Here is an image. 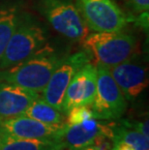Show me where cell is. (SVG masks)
Segmentation results:
<instances>
[{
    "mask_svg": "<svg viewBox=\"0 0 149 150\" xmlns=\"http://www.w3.org/2000/svg\"><path fill=\"white\" fill-rule=\"evenodd\" d=\"M65 57L66 55H62L46 45L24 61L0 70V81L18 85L41 94L50 76Z\"/></svg>",
    "mask_w": 149,
    "mask_h": 150,
    "instance_id": "cell-1",
    "label": "cell"
},
{
    "mask_svg": "<svg viewBox=\"0 0 149 150\" xmlns=\"http://www.w3.org/2000/svg\"><path fill=\"white\" fill-rule=\"evenodd\" d=\"M49 33L28 14H20L18 25L0 58V70L7 69L29 58L47 43Z\"/></svg>",
    "mask_w": 149,
    "mask_h": 150,
    "instance_id": "cell-2",
    "label": "cell"
},
{
    "mask_svg": "<svg viewBox=\"0 0 149 150\" xmlns=\"http://www.w3.org/2000/svg\"><path fill=\"white\" fill-rule=\"evenodd\" d=\"M81 42L83 49L94 60V64L109 68L135 56L138 47L137 38L123 30L93 32L88 34Z\"/></svg>",
    "mask_w": 149,
    "mask_h": 150,
    "instance_id": "cell-3",
    "label": "cell"
},
{
    "mask_svg": "<svg viewBox=\"0 0 149 150\" xmlns=\"http://www.w3.org/2000/svg\"><path fill=\"white\" fill-rule=\"evenodd\" d=\"M38 11L56 32L71 41H81L89 34L75 0H38Z\"/></svg>",
    "mask_w": 149,
    "mask_h": 150,
    "instance_id": "cell-4",
    "label": "cell"
},
{
    "mask_svg": "<svg viewBox=\"0 0 149 150\" xmlns=\"http://www.w3.org/2000/svg\"><path fill=\"white\" fill-rule=\"evenodd\" d=\"M97 68L96 93L91 104L95 119H120L128 108V102L113 79L109 67L95 64Z\"/></svg>",
    "mask_w": 149,
    "mask_h": 150,
    "instance_id": "cell-5",
    "label": "cell"
},
{
    "mask_svg": "<svg viewBox=\"0 0 149 150\" xmlns=\"http://www.w3.org/2000/svg\"><path fill=\"white\" fill-rule=\"evenodd\" d=\"M83 21L92 32L124 30L129 20L112 0H75Z\"/></svg>",
    "mask_w": 149,
    "mask_h": 150,
    "instance_id": "cell-6",
    "label": "cell"
},
{
    "mask_svg": "<svg viewBox=\"0 0 149 150\" xmlns=\"http://www.w3.org/2000/svg\"><path fill=\"white\" fill-rule=\"evenodd\" d=\"M88 62H91V56L85 50L66 56L50 76L41 97L61 111L63 98L70 81L78 69Z\"/></svg>",
    "mask_w": 149,
    "mask_h": 150,
    "instance_id": "cell-7",
    "label": "cell"
},
{
    "mask_svg": "<svg viewBox=\"0 0 149 150\" xmlns=\"http://www.w3.org/2000/svg\"><path fill=\"white\" fill-rule=\"evenodd\" d=\"M115 122L98 120L95 118L78 124H66L60 140L69 150H78L93 144L98 139L112 140Z\"/></svg>",
    "mask_w": 149,
    "mask_h": 150,
    "instance_id": "cell-8",
    "label": "cell"
},
{
    "mask_svg": "<svg viewBox=\"0 0 149 150\" xmlns=\"http://www.w3.org/2000/svg\"><path fill=\"white\" fill-rule=\"evenodd\" d=\"M97 68L94 63L83 65L73 76L63 98L61 111L63 114L76 107L91 106L96 93Z\"/></svg>",
    "mask_w": 149,
    "mask_h": 150,
    "instance_id": "cell-9",
    "label": "cell"
},
{
    "mask_svg": "<svg viewBox=\"0 0 149 150\" xmlns=\"http://www.w3.org/2000/svg\"><path fill=\"white\" fill-rule=\"evenodd\" d=\"M109 70L127 102L137 101L147 88V68L143 63L138 61L136 55Z\"/></svg>",
    "mask_w": 149,
    "mask_h": 150,
    "instance_id": "cell-10",
    "label": "cell"
},
{
    "mask_svg": "<svg viewBox=\"0 0 149 150\" xmlns=\"http://www.w3.org/2000/svg\"><path fill=\"white\" fill-rule=\"evenodd\" d=\"M65 124L50 125L25 115L0 120V135L20 139H60Z\"/></svg>",
    "mask_w": 149,
    "mask_h": 150,
    "instance_id": "cell-11",
    "label": "cell"
},
{
    "mask_svg": "<svg viewBox=\"0 0 149 150\" xmlns=\"http://www.w3.org/2000/svg\"><path fill=\"white\" fill-rule=\"evenodd\" d=\"M40 94L18 85L0 81V120L23 115Z\"/></svg>",
    "mask_w": 149,
    "mask_h": 150,
    "instance_id": "cell-12",
    "label": "cell"
},
{
    "mask_svg": "<svg viewBox=\"0 0 149 150\" xmlns=\"http://www.w3.org/2000/svg\"><path fill=\"white\" fill-rule=\"evenodd\" d=\"M112 150H149V139L117 122L113 127Z\"/></svg>",
    "mask_w": 149,
    "mask_h": 150,
    "instance_id": "cell-13",
    "label": "cell"
},
{
    "mask_svg": "<svg viewBox=\"0 0 149 150\" xmlns=\"http://www.w3.org/2000/svg\"><path fill=\"white\" fill-rule=\"evenodd\" d=\"M60 139H20L0 135V150H64Z\"/></svg>",
    "mask_w": 149,
    "mask_h": 150,
    "instance_id": "cell-14",
    "label": "cell"
},
{
    "mask_svg": "<svg viewBox=\"0 0 149 150\" xmlns=\"http://www.w3.org/2000/svg\"><path fill=\"white\" fill-rule=\"evenodd\" d=\"M23 115L50 125H61L66 122L65 114L46 102L41 95L31 103Z\"/></svg>",
    "mask_w": 149,
    "mask_h": 150,
    "instance_id": "cell-15",
    "label": "cell"
},
{
    "mask_svg": "<svg viewBox=\"0 0 149 150\" xmlns=\"http://www.w3.org/2000/svg\"><path fill=\"white\" fill-rule=\"evenodd\" d=\"M20 14V5L16 3L0 6V58L17 27Z\"/></svg>",
    "mask_w": 149,
    "mask_h": 150,
    "instance_id": "cell-16",
    "label": "cell"
},
{
    "mask_svg": "<svg viewBox=\"0 0 149 150\" xmlns=\"http://www.w3.org/2000/svg\"><path fill=\"white\" fill-rule=\"evenodd\" d=\"M94 118L90 106L76 107L66 113V124H78Z\"/></svg>",
    "mask_w": 149,
    "mask_h": 150,
    "instance_id": "cell-17",
    "label": "cell"
},
{
    "mask_svg": "<svg viewBox=\"0 0 149 150\" xmlns=\"http://www.w3.org/2000/svg\"><path fill=\"white\" fill-rule=\"evenodd\" d=\"M122 125H124L128 128H131L133 130H136L142 134L145 138L149 139V126H148V119L143 121L138 120H128V119H122L119 121Z\"/></svg>",
    "mask_w": 149,
    "mask_h": 150,
    "instance_id": "cell-18",
    "label": "cell"
},
{
    "mask_svg": "<svg viewBox=\"0 0 149 150\" xmlns=\"http://www.w3.org/2000/svg\"><path fill=\"white\" fill-rule=\"evenodd\" d=\"M78 150H112V140L109 139H101L93 144L84 146Z\"/></svg>",
    "mask_w": 149,
    "mask_h": 150,
    "instance_id": "cell-19",
    "label": "cell"
},
{
    "mask_svg": "<svg viewBox=\"0 0 149 150\" xmlns=\"http://www.w3.org/2000/svg\"><path fill=\"white\" fill-rule=\"evenodd\" d=\"M132 6L137 12H146L149 7V0H130Z\"/></svg>",
    "mask_w": 149,
    "mask_h": 150,
    "instance_id": "cell-20",
    "label": "cell"
}]
</instances>
